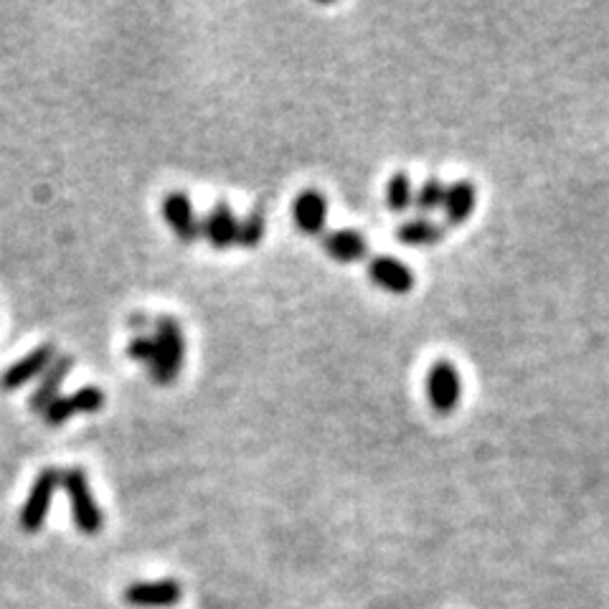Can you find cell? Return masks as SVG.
Listing matches in <instances>:
<instances>
[{
  "instance_id": "6da1fadb",
  "label": "cell",
  "mask_w": 609,
  "mask_h": 609,
  "mask_svg": "<svg viewBox=\"0 0 609 609\" xmlns=\"http://www.w3.org/2000/svg\"><path fill=\"white\" fill-rule=\"evenodd\" d=\"M155 363L150 368L155 384L171 386L181 374L183 361H186V335L176 318H160L155 323Z\"/></svg>"
},
{
  "instance_id": "7a4b0ae2",
  "label": "cell",
  "mask_w": 609,
  "mask_h": 609,
  "mask_svg": "<svg viewBox=\"0 0 609 609\" xmlns=\"http://www.w3.org/2000/svg\"><path fill=\"white\" fill-rule=\"evenodd\" d=\"M61 488L69 495L72 516L79 531H82L84 536H97V533L102 531V526H105V513L99 511L97 500H94L87 472H84L82 467H66V470L61 472Z\"/></svg>"
},
{
  "instance_id": "3957f363",
  "label": "cell",
  "mask_w": 609,
  "mask_h": 609,
  "mask_svg": "<svg viewBox=\"0 0 609 609\" xmlns=\"http://www.w3.org/2000/svg\"><path fill=\"white\" fill-rule=\"evenodd\" d=\"M56 488H61V470H56V467H44V470L36 475V480H33L26 503H23L21 508V516H18V523H21L23 531H41V526L46 523V516H49Z\"/></svg>"
},
{
  "instance_id": "277c9868",
  "label": "cell",
  "mask_w": 609,
  "mask_h": 609,
  "mask_svg": "<svg viewBox=\"0 0 609 609\" xmlns=\"http://www.w3.org/2000/svg\"><path fill=\"white\" fill-rule=\"evenodd\" d=\"M427 396L429 404L437 414L447 417L457 409L462 399V379L457 374L455 363L434 361L427 374Z\"/></svg>"
},
{
  "instance_id": "5b68a950",
  "label": "cell",
  "mask_w": 609,
  "mask_h": 609,
  "mask_svg": "<svg viewBox=\"0 0 609 609\" xmlns=\"http://www.w3.org/2000/svg\"><path fill=\"white\" fill-rule=\"evenodd\" d=\"M105 401H107V396H105V391L99 389V386H82V389L74 391V394L59 396V399H56L54 404H51L49 409L41 414V419H44L49 427H61V424L69 422V419L77 417V414L102 412Z\"/></svg>"
},
{
  "instance_id": "8992f818",
  "label": "cell",
  "mask_w": 609,
  "mask_h": 609,
  "mask_svg": "<svg viewBox=\"0 0 609 609\" xmlns=\"http://www.w3.org/2000/svg\"><path fill=\"white\" fill-rule=\"evenodd\" d=\"M56 348L54 343H41V346L33 348L28 356H23L21 361H16L13 366H8L0 376V386L6 391H18L23 386H28L31 381H39L46 374V368L56 361Z\"/></svg>"
},
{
  "instance_id": "52a82bcc",
  "label": "cell",
  "mask_w": 609,
  "mask_h": 609,
  "mask_svg": "<svg viewBox=\"0 0 609 609\" xmlns=\"http://www.w3.org/2000/svg\"><path fill=\"white\" fill-rule=\"evenodd\" d=\"M163 216L168 221V226L173 229V234L181 239L183 244H196L203 236L201 221H198L196 211H193V203L188 198V193L173 191L163 198Z\"/></svg>"
},
{
  "instance_id": "ba28073f",
  "label": "cell",
  "mask_w": 609,
  "mask_h": 609,
  "mask_svg": "<svg viewBox=\"0 0 609 609\" xmlns=\"http://www.w3.org/2000/svg\"><path fill=\"white\" fill-rule=\"evenodd\" d=\"M368 277L381 290L391 295H409L414 290V272L396 257H371L368 259Z\"/></svg>"
},
{
  "instance_id": "9c48e42d",
  "label": "cell",
  "mask_w": 609,
  "mask_h": 609,
  "mask_svg": "<svg viewBox=\"0 0 609 609\" xmlns=\"http://www.w3.org/2000/svg\"><path fill=\"white\" fill-rule=\"evenodd\" d=\"M74 368V358L72 356H56V361L51 363L49 368H46V374L41 376L39 384H36V389H33L31 399H28V406H31V412L36 414H44L46 409H49L51 404H54L56 399L61 396V386H64L66 376L72 374Z\"/></svg>"
},
{
  "instance_id": "30bf717a",
  "label": "cell",
  "mask_w": 609,
  "mask_h": 609,
  "mask_svg": "<svg viewBox=\"0 0 609 609\" xmlns=\"http://www.w3.org/2000/svg\"><path fill=\"white\" fill-rule=\"evenodd\" d=\"M292 219L305 236L323 234L325 221H328V201H325L323 193L315 191V188L302 191L292 206Z\"/></svg>"
},
{
  "instance_id": "8fae6325",
  "label": "cell",
  "mask_w": 609,
  "mask_h": 609,
  "mask_svg": "<svg viewBox=\"0 0 609 609\" xmlns=\"http://www.w3.org/2000/svg\"><path fill=\"white\" fill-rule=\"evenodd\" d=\"M203 236L209 239L211 247L216 252H226V249L236 247V231H239V219L234 216L231 206L226 201H219L214 209L206 214L201 221Z\"/></svg>"
},
{
  "instance_id": "7c38bea8",
  "label": "cell",
  "mask_w": 609,
  "mask_h": 609,
  "mask_svg": "<svg viewBox=\"0 0 609 609\" xmlns=\"http://www.w3.org/2000/svg\"><path fill=\"white\" fill-rule=\"evenodd\" d=\"M183 589L173 579L160 582H135L125 589V602L135 607H173L181 602Z\"/></svg>"
},
{
  "instance_id": "4fadbf2b",
  "label": "cell",
  "mask_w": 609,
  "mask_h": 609,
  "mask_svg": "<svg viewBox=\"0 0 609 609\" xmlns=\"http://www.w3.org/2000/svg\"><path fill=\"white\" fill-rule=\"evenodd\" d=\"M475 206H478V191H475L472 181L460 178V181L450 183L445 193V203H442L445 224L462 226L472 214H475Z\"/></svg>"
},
{
  "instance_id": "5bb4252c",
  "label": "cell",
  "mask_w": 609,
  "mask_h": 609,
  "mask_svg": "<svg viewBox=\"0 0 609 609\" xmlns=\"http://www.w3.org/2000/svg\"><path fill=\"white\" fill-rule=\"evenodd\" d=\"M323 249L328 257H333L335 262H343V264L361 262V259L368 257V242L353 229H338L325 234Z\"/></svg>"
},
{
  "instance_id": "9a60e30c",
  "label": "cell",
  "mask_w": 609,
  "mask_h": 609,
  "mask_svg": "<svg viewBox=\"0 0 609 609\" xmlns=\"http://www.w3.org/2000/svg\"><path fill=\"white\" fill-rule=\"evenodd\" d=\"M445 229L437 224V221L427 219V216H417V219H406L404 224H399L396 229V239H399L404 247H434V244L442 242Z\"/></svg>"
},
{
  "instance_id": "2e32d148",
  "label": "cell",
  "mask_w": 609,
  "mask_h": 609,
  "mask_svg": "<svg viewBox=\"0 0 609 609\" xmlns=\"http://www.w3.org/2000/svg\"><path fill=\"white\" fill-rule=\"evenodd\" d=\"M414 196H417V188H414L409 173H394L386 183V206L394 214H406L409 209H414Z\"/></svg>"
},
{
  "instance_id": "e0dca14e",
  "label": "cell",
  "mask_w": 609,
  "mask_h": 609,
  "mask_svg": "<svg viewBox=\"0 0 609 609\" xmlns=\"http://www.w3.org/2000/svg\"><path fill=\"white\" fill-rule=\"evenodd\" d=\"M447 186L439 181L437 176L427 178L422 186L417 188V196H414V209L419 211V216H432L434 211H442V203H445Z\"/></svg>"
},
{
  "instance_id": "ac0fdd59",
  "label": "cell",
  "mask_w": 609,
  "mask_h": 609,
  "mask_svg": "<svg viewBox=\"0 0 609 609\" xmlns=\"http://www.w3.org/2000/svg\"><path fill=\"white\" fill-rule=\"evenodd\" d=\"M267 234V219H264L262 211H252L249 216H244L239 221V231H236V247L242 249H257L259 242Z\"/></svg>"
},
{
  "instance_id": "d6986e66",
  "label": "cell",
  "mask_w": 609,
  "mask_h": 609,
  "mask_svg": "<svg viewBox=\"0 0 609 609\" xmlns=\"http://www.w3.org/2000/svg\"><path fill=\"white\" fill-rule=\"evenodd\" d=\"M155 351H158V348H155L153 335H135L130 341V346H127V356H130L132 361L143 363L148 371L155 363Z\"/></svg>"
}]
</instances>
